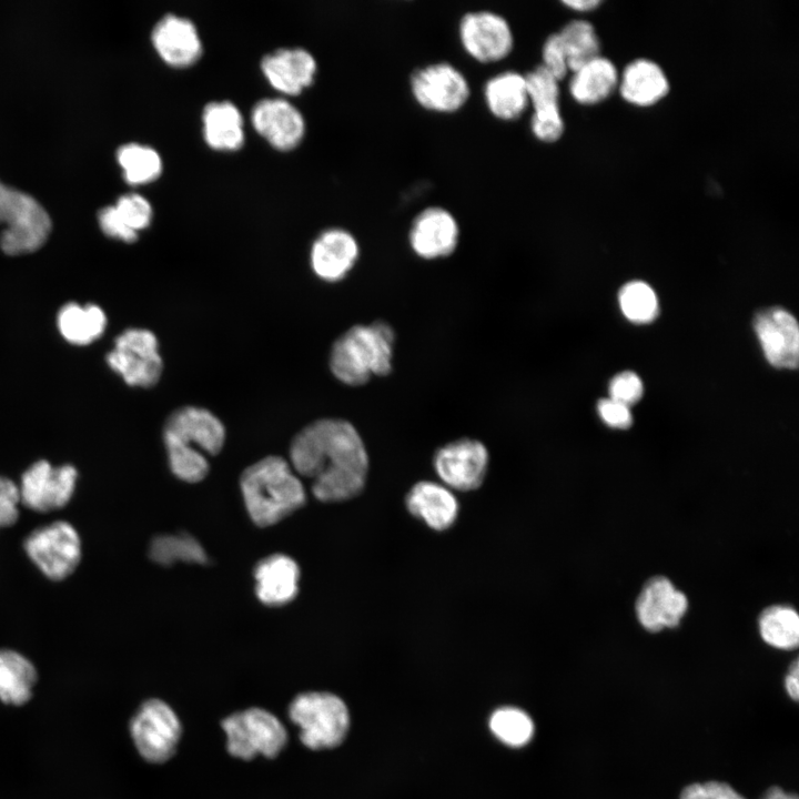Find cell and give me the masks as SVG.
<instances>
[{
  "mask_svg": "<svg viewBox=\"0 0 799 799\" xmlns=\"http://www.w3.org/2000/svg\"><path fill=\"white\" fill-rule=\"evenodd\" d=\"M290 464L311 482L321 502L356 497L365 487L368 455L355 426L343 418H321L302 428L290 445Z\"/></svg>",
  "mask_w": 799,
  "mask_h": 799,
  "instance_id": "obj_1",
  "label": "cell"
},
{
  "mask_svg": "<svg viewBox=\"0 0 799 799\" xmlns=\"http://www.w3.org/2000/svg\"><path fill=\"white\" fill-rule=\"evenodd\" d=\"M163 442L171 472L181 481L198 483L210 469L206 455L214 456L223 448L225 427L209 409L188 405L168 416Z\"/></svg>",
  "mask_w": 799,
  "mask_h": 799,
  "instance_id": "obj_2",
  "label": "cell"
},
{
  "mask_svg": "<svg viewBox=\"0 0 799 799\" xmlns=\"http://www.w3.org/2000/svg\"><path fill=\"white\" fill-rule=\"evenodd\" d=\"M240 485L247 513L261 527L277 524L306 499L300 477L281 456H266L246 467Z\"/></svg>",
  "mask_w": 799,
  "mask_h": 799,
  "instance_id": "obj_3",
  "label": "cell"
},
{
  "mask_svg": "<svg viewBox=\"0 0 799 799\" xmlns=\"http://www.w3.org/2000/svg\"><path fill=\"white\" fill-rule=\"evenodd\" d=\"M394 328L385 321L356 324L332 344L328 366L334 377L348 386H362L373 376L392 373Z\"/></svg>",
  "mask_w": 799,
  "mask_h": 799,
  "instance_id": "obj_4",
  "label": "cell"
},
{
  "mask_svg": "<svg viewBox=\"0 0 799 799\" xmlns=\"http://www.w3.org/2000/svg\"><path fill=\"white\" fill-rule=\"evenodd\" d=\"M289 719L297 727L301 742L311 750L340 746L350 729V712L344 700L328 691H304L287 708Z\"/></svg>",
  "mask_w": 799,
  "mask_h": 799,
  "instance_id": "obj_5",
  "label": "cell"
},
{
  "mask_svg": "<svg viewBox=\"0 0 799 799\" xmlns=\"http://www.w3.org/2000/svg\"><path fill=\"white\" fill-rule=\"evenodd\" d=\"M230 756L252 760L259 756L273 759L286 747L289 734L273 712L250 707L230 714L221 721Z\"/></svg>",
  "mask_w": 799,
  "mask_h": 799,
  "instance_id": "obj_6",
  "label": "cell"
},
{
  "mask_svg": "<svg viewBox=\"0 0 799 799\" xmlns=\"http://www.w3.org/2000/svg\"><path fill=\"white\" fill-rule=\"evenodd\" d=\"M1 250L22 255L39 250L51 232V220L41 204L21 191L0 182Z\"/></svg>",
  "mask_w": 799,
  "mask_h": 799,
  "instance_id": "obj_7",
  "label": "cell"
},
{
  "mask_svg": "<svg viewBox=\"0 0 799 799\" xmlns=\"http://www.w3.org/2000/svg\"><path fill=\"white\" fill-rule=\"evenodd\" d=\"M129 729L139 755L150 763L170 760L182 737L178 714L159 698H150L140 705L131 718Z\"/></svg>",
  "mask_w": 799,
  "mask_h": 799,
  "instance_id": "obj_8",
  "label": "cell"
},
{
  "mask_svg": "<svg viewBox=\"0 0 799 799\" xmlns=\"http://www.w3.org/2000/svg\"><path fill=\"white\" fill-rule=\"evenodd\" d=\"M408 84L415 103L438 114L461 111L472 92L467 77L448 61H436L417 68L411 74Z\"/></svg>",
  "mask_w": 799,
  "mask_h": 799,
  "instance_id": "obj_9",
  "label": "cell"
},
{
  "mask_svg": "<svg viewBox=\"0 0 799 799\" xmlns=\"http://www.w3.org/2000/svg\"><path fill=\"white\" fill-rule=\"evenodd\" d=\"M105 358L110 368L134 387L154 386L163 371L158 338L146 328L123 331L115 337L114 347Z\"/></svg>",
  "mask_w": 799,
  "mask_h": 799,
  "instance_id": "obj_10",
  "label": "cell"
},
{
  "mask_svg": "<svg viewBox=\"0 0 799 799\" xmlns=\"http://www.w3.org/2000/svg\"><path fill=\"white\" fill-rule=\"evenodd\" d=\"M457 37L463 51L483 64L507 59L515 47V34L509 21L488 9L464 13L457 24Z\"/></svg>",
  "mask_w": 799,
  "mask_h": 799,
  "instance_id": "obj_11",
  "label": "cell"
},
{
  "mask_svg": "<svg viewBox=\"0 0 799 799\" xmlns=\"http://www.w3.org/2000/svg\"><path fill=\"white\" fill-rule=\"evenodd\" d=\"M24 550L51 580L69 577L81 560V540L75 528L63 520L34 529L24 540Z\"/></svg>",
  "mask_w": 799,
  "mask_h": 799,
  "instance_id": "obj_12",
  "label": "cell"
},
{
  "mask_svg": "<svg viewBox=\"0 0 799 799\" xmlns=\"http://www.w3.org/2000/svg\"><path fill=\"white\" fill-rule=\"evenodd\" d=\"M432 463L443 485L451 490L472 492L487 476L489 452L479 439L462 437L438 447Z\"/></svg>",
  "mask_w": 799,
  "mask_h": 799,
  "instance_id": "obj_13",
  "label": "cell"
},
{
  "mask_svg": "<svg viewBox=\"0 0 799 799\" xmlns=\"http://www.w3.org/2000/svg\"><path fill=\"white\" fill-rule=\"evenodd\" d=\"M77 478V468L70 464L52 466L48 461H38L21 476L20 504L39 513L60 509L70 502Z\"/></svg>",
  "mask_w": 799,
  "mask_h": 799,
  "instance_id": "obj_14",
  "label": "cell"
},
{
  "mask_svg": "<svg viewBox=\"0 0 799 799\" xmlns=\"http://www.w3.org/2000/svg\"><path fill=\"white\" fill-rule=\"evenodd\" d=\"M461 229L455 215L444 206L421 210L408 229V245L419 259L434 261L451 256L457 249Z\"/></svg>",
  "mask_w": 799,
  "mask_h": 799,
  "instance_id": "obj_15",
  "label": "cell"
},
{
  "mask_svg": "<svg viewBox=\"0 0 799 799\" xmlns=\"http://www.w3.org/2000/svg\"><path fill=\"white\" fill-rule=\"evenodd\" d=\"M755 332L767 361L778 368H796L799 358V328L792 314L773 306L758 312Z\"/></svg>",
  "mask_w": 799,
  "mask_h": 799,
  "instance_id": "obj_16",
  "label": "cell"
},
{
  "mask_svg": "<svg viewBox=\"0 0 799 799\" xmlns=\"http://www.w3.org/2000/svg\"><path fill=\"white\" fill-rule=\"evenodd\" d=\"M687 609L686 595L665 576L648 579L635 604L638 621L653 633L677 627Z\"/></svg>",
  "mask_w": 799,
  "mask_h": 799,
  "instance_id": "obj_17",
  "label": "cell"
},
{
  "mask_svg": "<svg viewBox=\"0 0 799 799\" xmlns=\"http://www.w3.org/2000/svg\"><path fill=\"white\" fill-rule=\"evenodd\" d=\"M251 121L255 131L280 151L296 148L305 133L302 113L281 98L259 101L252 109Z\"/></svg>",
  "mask_w": 799,
  "mask_h": 799,
  "instance_id": "obj_18",
  "label": "cell"
},
{
  "mask_svg": "<svg viewBox=\"0 0 799 799\" xmlns=\"http://www.w3.org/2000/svg\"><path fill=\"white\" fill-rule=\"evenodd\" d=\"M360 256V245L347 230L332 227L323 231L313 242L311 266L324 282L342 281L354 267Z\"/></svg>",
  "mask_w": 799,
  "mask_h": 799,
  "instance_id": "obj_19",
  "label": "cell"
},
{
  "mask_svg": "<svg viewBox=\"0 0 799 799\" xmlns=\"http://www.w3.org/2000/svg\"><path fill=\"white\" fill-rule=\"evenodd\" d=\"M404 504L411 516L435 532H446L459 515V503L445 485L433 481L416 482L407 492Z\"/></svg>",
  "mask_w": 799,
  "mask_h": 799,
  "instance_id": "obj_20",
  "label": "cell"
},
{
  "mask_svg": "<svg viewBox=\"0 0 799 799\" xmlns=\"http://www.w3.org/2000/svg\"><path fill=\"white\" fill-rule=\"evenodd\" d=\"M161 59L173 68H186L202 55L203 48L196 27L188 18L168 13L154 26L151 34Z\"/></svg>",
  "mask_w": 799,
  "mask_h": 799,
  "instance_id": "obj_21",
  "label": "cell"
},
{
  "mask_svg": "<svg viewBox=\"0 0 799 799\" xmlns=\"http://www.w3.org/2000/svg\"><path fill=\"white\" fill-rule=\"evenodd\" d=\"M261 70L274 89L287 95H297L313 83L317 65L309 51L291 48L264 55Z\"/></svg>",
  "mask_w": 799,
  "mask_h": 799,
  "instance_id": "obj_22",
  "label": "cell"
},
{
  "mask_svg": "<svg viewBox=\"0 0 799 799\" xmlns=\"http://www.w3.org/2000/svg\"><path fill=\"white\" fill-rule=\"evenodd\" d=\"M253 576L256 597L266 606H284L299 593L300 567L284 554H273L260 560Z\"/></svg>",
  "mask_w": 799,
  "mask_h": 799,
  "instance_id": "obj_23",
  "label": "cell"
},
{
  "mask_svg": "<svg viewBox=\"0 0 799 799\" xmlns=\"http://www.w3.org/2000/svg\"><path fill=\"white\" fill-rule=\"evenodd\" d=\"M485 107L493 118L513 122L529 108L525 73L504 70L486 80L483 87Z\"/></svg>",
  "mask_w": 799,
  "mask_h": 799,
  "instance_id": "obj_24",
  "label": "cell"
},
{
  "mask_svg": "<svg viewBox=\"0 0 799 799\" xmlns=\"http://www.w3.org/2000/svg\"><path fill=\"white\" fill-rule=\"evenodd\" d=\"M619 90L623 98L629 103L649 107L666 97L669 91V82L656 62L637 59L625 68Z\"/></svg>",
  "mask_w": 799,
  "mask_h": 799,
  "instance_id": "obj_25",
  "label": "cell"
},
{
  "mask_svg": "<svg viewBox=\"0 0 799 799\" xmlns=\"http://www.w3.org/2000/svg\"><path fill=\"white\" fill-rule=\"evenodd\" d=\"M203 136L218 151H236L244 143L243 118L230 101L206 104L202 113Z\"/></svg>",
  "mask_w": 799,
  "mask_h": 799,
  "instance_id": "obj_26",
  "label": "cell"
},
{
  "mask_svg": "<svg viewBox=\"0 0 799 799\" xmlns=\"http://www.w3.org/2000/svg\"><path fill=\"white\" fill-rule=\"evenodd\" d=\"M618 79L615 64L599 55L573 72L569 93L579 104H596L611 94Z\"/></svg>",
  "mask_w": 799,
  "mask_h": 799,
  "instance_id": "obj_27",
  "label": "cell"
},
{
  "mask_svg": "<svg viewBox=\"0 0 799 799\" xmlns=\"http://www.w3.org/2000/svg\"><path fill=\"white\" fill-rule=\"evenodd\" d=\"M57 326L62 337L74 345H88L98 340L107 327V315L95 304L84 306L69 302L57 315Z\"/></svg>",
  "mask_w": 799,
  "mask_h": 799,
  "instance_id": "obj_28",
  "label": "cell"
},
{
  "mask_svg": "<svg viewBox=\"0 0 799 799\" xmlns=\"http://www.w3.org/2000/svg\"><path fill=\"white\" fill-rule=\"evenodd\" d=\"M37 681L33 664L11 649H0V699L9 705L26 704Z\"/></svg>",
  "mask_w": 799,
  "mask_h": 799,
  "instance_id": "obj_29",
  "label": "cell"
},
{
  "mask_svg": "<svg viewBox=\"0 0 799 799\" xmlns=\"http://www.w3.org/2000/svg\"><path fill=\"white\" fill-rule=\"evenodd\" d=\"M529 107V122L564 123L559 105V81L542 65L525 73Z\"/></svg>",
  "mask_w": 799,
  "mask_h": 799,
  "instance_id": "obj_30",
  "label": "cell"
},
{
  "mask_svg": "<svg viewBox=\"0 0 799 799\" xmlns=\"http://www.w3.org/2000/svg\"><path fill=\"white\" fill-rule=\"evenodd\" d=\"M761 638L771 647L790 650L798 646L799 617L786 605H773L762 610L758 619Z\"/></svg>",
  "mask_w": 799,
  "mask_h": 799,
  "instance_id": "obj_31",
  "label": "cell"
},
{
  "mask_svg": "<svg viewBox=\"0 0 799 799\" xmlns=\"http://www.w3.org/2000/svg\"><path fill=\"white\" fill-rule=\"evenodd\" d=\"M569 71L574 72L599 57L600 43L594 26L586 20H573L558 32Z\"/></svg>",
  "mask_w": 799,
  "mask_h": 799,
  "instance_id": "obj_32",
  "label": "cell"
},
{
  "mask_svg": "<svg viewBox=\"0 0 799 799\" xmlns=\"http://www.w3.org/2000/svg\"><path fill=\"white\" fill-rule=\"evenodd\" d=\"M117 159L129 184H146L161 175V156L150 146L138 143L124 144L117 151Z\"/></svg>",
  "mask_w": 799,
  "mask_h": 799,
  "instance_id": "obj_33",
  "label": "cell"
},
{
  "mask_svg": "<svg viewBox=\"0 0 799 799\" xmlns=\"http://www.w3.org/2000/svg\"><path fill=\"white\" fill-rule=\"evenodd\" d=\"M150 557L170 566L176 562L204 564L208 556L199 542L189 534L160 535L151 542Z\"/></svg>",
  "mask_w": 799,
  "mask_h": 799,
  "instance_id": "obj_34",
  "label": "cell"
},
{
  "mask_svg": "<svg viewBox=\"0 0 799 799\" xmlns=\"http://www.w3.org/2000/svg\"><path fill=\"white\" fill-rule=\"evenodd\" d=\"M489 729L504 745L515 748L527 745L535 731L530 716L516 707L496 709L490 715Z\"/></svg>",
  "mask_w": 799,
  "mask_h": 799,
  "instance_id": "obj_35",
  "label": "cell"
},
{
  "mask_svg": "<svg viewBox=\"0 0 799 799\" xmlns=\"http://www.w3.org/2000/svg\"><path fill=\"white\" fill-rule=\"evenodd\" d=\"M619 305L624 315L635 323L651 322L658 315V300L645 282L631 281L619 291Z\"/></svg>",
  "mask_w": 799,
  "mask_h": 799,
  "instance_id": "obj_36",
  "label": "cell"
},
{
  "mask_svg": "<svg viewBox=\"0 0 799 799\" xmlns=\"http://www.w3.org/2000/svg\"><path fill=\"white\" fill-rule=\"evenodd\" d=\"M114 210L131 231L138 233L146 229L152 221V206L150 202L140 194L131 193L119 198Z\"/></svg>",
  "mask_w": 799,
  "mask_h": 799,
  "instance_id": "obj_37",
  "label": "cell"
},
{
  "mask_svg": "<svg viewBox=\"0 0 799 799\" xmlns=\"http://www.w3.org/2000/svg\"><path fill=\"white\" fill-rule=\"evenodd\" d=\"M542 67L558 81L568 73L566 52L558 32L549 34L542 47Z\"/></svg>",
  "mask_w": 799,
  "mask_h": 799,
  "instance_id": "obj_38",
  "label": "cell"
},
{
  "mask_svg": "<svg viewBox=\"0 0 799 799\" xmlns=\"http://www.w3.org/2000/svg\"><path fill=\"white\" fill-rule=\"evenodd\" d=\"M608 390L611 400L628 407L638 402L644 392L641 380L630 371L615 375L609 383Z\"/></svg>",
  "mask_w": 799,
  "mask_h": 799,
  "instance_id": "obj_39",
  "label": "cell"
},
{
  "mask_svg": "<svg viewBox=\"0 0 799 799\" xmlns=\"http://www.w3.org/2000/svg\"><path fill=\"white\" fill-rule=\"evenodd\" d=\"M679 799H747L729 783L710 780L686 786Z\"/></svg>",
  "mask_w": 799,
  "mask_h": 799,
  "instance_id": "obj_40",
  "label": "cell"
},
{
  "mask_svg": "<svg viewBox=\"0 0 799 799\" xmlns=\"http://www.w3.org/2000/svg\"><path fill=\"white\" fill-rule=\"evenodd\" d=\"M19 488L8 477L0 475V528L13 525L19 517Z\"/></svg>",
  "mask_w": 799,
  "mask_h": 799,
  "instance_id": "obj_41",
  "label": "cell"
},
{
  "mask_svg": "<svg viewBox=\"0 0 799 799\" xmlns=\"http://www.w3.org/2000/svg\"><path fill=\"white\" fill-rule=\"evenodd\" d=\"M99 224L103 233L112 239L125 243H133L138 240V233L127 227L118 216L114 206H107L98 213Z\"/></svg>",
  "mask_w": 799,
  "mask_h": 799,
  "instance_id": "obj_42",
  "label": "cell"
},
{
  "mask_svg": "<svg viewBox=\"0 0 799 799\" xmlns=\"http://www.w3.org/2000/svg\"><path fill=\"white\" fill-rule=\"evenodd\" d=\"M601 419L610 427L627 428L633 423L629 407L611 398H603L597 404Z\"/></svg>",
  "mask_w": 799,
  "mask_h": 799,
  "instance_id": "obj_43",
  "label": "cell"
},
{
  "mask_svg": "<svg viewBox=\"0 0 799 799\" xmlns=\"http://www.w3.org/2000/svg\"><path fill=\"white\" fill-rule=\"evenodd\" d=\"M798 660L796 659L790 668L788 674L785 677V689L788 694V696L797 701L799 696V670H798Z\"/></svg>",
  "mask_w": 799,
  "mask_h": 799,
  "instance_id": "obj_44",
  "label": "cell"
},
{
  "mask_svg": "<svg viewBox=\"0 0 799 799\" xmlns=\"http://www.w3.org/2000/svg\"><path fill=\"white\" fill-rule=\"evenodd\" d=\"M563 4H565L566 7L573 9L575 11L585 12V11L595 9L597 6L600 4V1H598V0H569L568 1L567 0V1H563Z\"/></svg>",
  "mask_w": 799,
  "mask_h": 799,
  "instance_id": "obj_45",
  "label": "cell"
},
{
  "mask_svg": "<svg viewBox=\"0 0 799 799\" xmlns=\"http://www.w3.org/2000/svg\"><path fill=\"white\" fill-rule=\"evenodd\" d=\"M761 799H798V797L796 793L788 792L780 787L773 786L763 793Z\"/></svg>",
  "mask_w": 799,
  "mask_h": 799,
  "instance_id": "obj_46",
  "label": "cell"
}]
</instances>
